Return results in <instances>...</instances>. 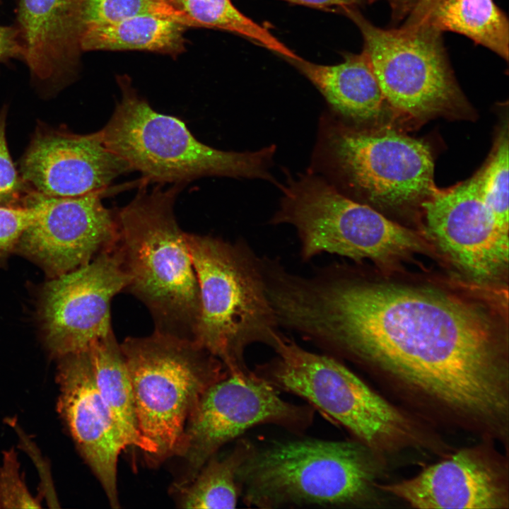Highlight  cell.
Listing matches in <instances>:
<instances>
[{
    "label": "cell",
    "mask_w": 509,
    "mask_h": 509,
    "mask_svg": "<svg viewBox=\"0 0 509 509\" xmlns=\"http://www.w3.org/2000/svg\"><path fill=\"white\" fill-rule=\"evenodd\" d=\"M7 107L0 111V206L25 207L29 192L8 151L6 136Z\"/></svg>",
    "instance_id": "obj_28"
},
{
    "label": "cell",
    "mask_w": 509,
    "mask_h": 509,
    "mask_svg": "<svg viewBox=\"0 0 509 509\" xmlns=\"http://www.w3.org/2000/svg\"><path fill=\"white\" fill-rule=\"evenodd\" d=\"M286 174L278 186L283 194L279 207L269 223L296 229L303 261L329 253L387 262L424 249L415 232L346 196L322 176L308 170Z\"/></svg>",
    "instance_id": "obj_7"
},
{
    "label": "cell",
    "mask_w": 509,
    "mask_h": 509,
    "mask_svg": "<svg viewBox=\"0 0 509 509\" xmlns=\"http://www.w3.org/2000/svg\"><path fill=\"white\" fill-rule=\"evenodd\" d=\"M140 430L156 446L153 464L176 455L187 422L204 392L229 372L194 340L157 332L120 344Z\"/></svg>",
    "instance_id": "obj_8"
},
{
    "label": "cell",
    "mask_w": 509,
    "mask_h": 509,
    "mask_svg": "<svg viewBox=\"0 0 509 509\" xmlns=\"http://www.w3.org/2000/svg\"><path fill=\"white\" fill-rule=\"evenodd\" d=\"M188 28L174 20L141 16L81 30V51L139 50L177 57L185 50Z\"/></svg>",
    "instance_id": "obj_22"
},
{
    "label": "cell",
    "mask_w": 509,
    "mask_h": 509,
    "mask_svg": "<svg viewBox=\"0 0 509 509\" xmlns=\"http://www.w3.org/2000/svg\"><path fill=\"white\" fill-rule=\"evenodd\" d=\"M508 131H502L486 164L479 170L481 197L499 223L509 229Z\"/></svg>",
    "instance_id": "obj_26"
},
{
    "label": "cell",
    "mask_w": 509,
    "mask_h": 509,
    "mask_svg": "<svg viewBox=\"0 0 509 509\" xmlns=\"http://www.w3.org/2000/svg\"><path fill=\"white\" fill-rule=\"evenodd\" d=\"M38 498H34L20 473V463L14 449L3 453L0 467V508H38Z\"/></svg>",
    "instance_id": "obj_27"
},
{
    "label": "cell",
    "mask_w": 509,
    "mask_h": 509,
    "mask_svg": "<svg viewBox=\"0 0 509 509\" xmlns=\"http://www.w3.org/2000/svg\"><path fill=\"white\" fill-rule=\"evenodd\" d=\"M292 4L322 8L339 11L345 7H356L370 4L376 0H282Z\"/></svg>",
    "instance_id": "obj_31"
},
{
    "label": "cell",
    "mask_w": 509,
    "mask_h": 509,
    "mask_svg": "<svg viewBox=\"0 0 509 509\" xmlns=\"http://www.w3.org/2000/svg\"><path fill=\"white\" fill-rule=\"evenodd\" d=\"M194 28L223 30L239 35L286 59L300 57L267 28L242 13L231 0H169Z\"/></svg>",
    "instance_id": "obj_24"
},
{
    "label": "cell",
    "mask_w": 509,
    "mask_h": 509,
    "mask_svg": "<svg viewBox=\"0 0 509 509\" xmlns=\"http://www.w3.org/2000/svg\"><path fill=\"white\" fill-rule=\"evenodd\" d=\"M255 444L240 438L230 452L210 457L187 484L176 486L182 508H235L240 497L238 471Z\"/></svg>",
    "instance_id": "obj_23"
},
{
    "label": "cell",
    "mask_w": 509,
    "mask_h": 509,
    "mask_svg": "<svg viewBox=\"0 0 509 509\" xmlns=\"http://www.w3.org/2000/svg\"><path fill=\"white\" fill-rule=\"evenodd\" d=\"M106 190L69 197L33 192L40 207L23 232L15 253L38 266L49 279L88 264L118 238L116 212L102 202Z\"/></svg>",
    "instance_id": "obj_13"
},
{
    "label": "cell",
    "mask_w": 509,
    "mask_h": 509,
    "mask_svg": "<svg viewBox=\"0 0 509 509\" xmlns=\"http://www.w3.org/2000/svg\"><path fill=\"white\" fill-rule=\"evenodd\" d=\"M122 98L106 125L96 131L105 146L144 182L186 184L205 176L262 179L276 186L269 169L276 146L255 151H224L207 146L178 118L156 112L126 76H119Z\"/></svg>",
    "instance_id": "obj_6"
},
{
    "label": "cell",
    "mask_w": 509,
    "mask_h": 509,
    "mask_svg": "<svg viewBox=\"0 0 509 509\" xmlns=\"http://www.w3.org/2000/svg\"><path fill=\"white\" fill-rule=\"evenodd\" d=\"M83 0H21L20 34L33 78L57 83L73 74L81 51Z\"/></svg>",
    "instance_id": "obj_18"
},
{
    "label": "cell",
    "mask_w": 509,
    "mask_h": 509,
    "mask_svg": "<svg viewBox=\"0 0 509 509\" xmlns=\"http://www.w3.org/2000/svg\"><path fill=\"white\" fill-rule=\"evenodd\" d=\"M308 171L375 209L420 206L437 190L429 146L392 129L351 124L324 112Z\"/></svg>",
    "instance_id": "obj_4"
},
{
    "label": "cell",
    "mask_w": 509,
    "mask_h": 509,
    "mask_svg": "<svg viewBox=\"0 0 509 509\" xmlns=\"http://www.w3.org/2000/svg\"><path fill=\"white\" fill-rule=\"evenodd\" d=\"M129 170L96 131L77 134L40 123L21 158L19 174L30 192L69 197L106 190Z\"/></svg>",
    "instance_id": "obj_15"
},
{
    "label": "cell",
    "mask_w": 509,
    "mask_h": 509,
    "mask_svg": "<svg viewBox=\"0 0 509 509\" xmlns=\"http://www.w3.org/2000/svg\"><path fill=\"white\" fill-rule=\"evenodd\" d=\"M88 351L98 391L126 446L139 448L152 461L156 446L140 430L131 380L113 331Z\"/></svg>",
    "instance_id": "obj_21"
},
{
    "label": "cell",
    "mask_w": 509,
    "mask_h": 509,
    "mask_svg": "<svg viewBox=\"0 0 509 509\" xmlns=\"http://www.w3.org/2000/svg\"><path fill=\"white\" fill-rule=\"evenodd\" d=\"M503 469L481 448H465L411 479L382 488L416 508H507Z\"/></svg>",
    "instance_id": "obj_17"
},
{
    "label": "cell",
    "mask_w": 509,
    "mask_h": 509,
    "mask_svg": "<svg viewBox=\"0 0 509 509\" xmlns=\"http://www.w3.org/2000/svg\"><path fill=\"white\" fill-rule=\"evenodd\" d=\"M144 182L116 212V249L128 282L124 291L148 310L155 332L194 340L200 312L199 284L174 213L185 184L151 190Z\"/></svg>",
    "instance_id": "obj_2"
},
{
    "label": "cell",
    "mask_w": 509,
    "mask_h": 509,
    "mask_svg": "<svg viewBox=\"0 0 509 509\" xmlns=\"http://www.w3.org/2000/svg\"><path fill=\"white\" fill-rule=\"evenodd\" d=\"M58 360V413L110 505L119 508L117 462L127 446L98 391L88 348Z\"/></svg>",
    "instance_id": "obj_16"
},
{
    "label": "cell",
    "mask_w": 509,
    "mask_h": 509,
    "mask_svg": "<svg viewBox=\"0 0 509 509\" xmlns=\"http://www.w3.org/2000/svg\"><path fill=\"white\" fill-rule=\"evenodd\" d=\"M339 11L361 31L363 52L390 106L419 119L453 114L465 107L440 32L406 23L399 28L382 29L356 7Z\"/></svg>",
    "instance_id": "obj_10"
},
{
    "label": "cell",
    "mask_w": 509,
    "mask_h": 509,
    "mask_svg": "<svg viewBox=\"0 0 509 509\" xmlns=\"http://www.w3.org/2000/svg\"><path fill=\"white\" fill-rule=\"evenodd\" d=\"M141 16L168 18L194 28L169 0H83L81 31L86 27L112 24Z\"/></svg>",
    "instance_id": "obj_25"
},
{
    "label": "cell",
    "mask_w": 509,
    "mask_h": 509,
    "mask_svg": "<svg viewBox=\"0 0 509 509\" xmlns=\"http://www.w3.org/2000/svg\"><path fill=\"white\" fill-rule=\"evenodd\" d=\"M281 320L329 355L380 370L463 419L501 431L507 426L503 344L474 303L332 263L292 278Z\"/></svg>",
    "instance_id": "obj_1"
},
{
    "label": "cell",
    "mask_w": 509,
    "mask_h": 509,
    "mask_svg": "<svg viewBox=\"0 0 509 509\" xmlns=\"http://www.w3.org/2000/svg\"><path fill=\"white\" fill-rule=\"evenodd\" d=\"M276 356L254 372L279 392L303 399L372 451L414 441L411 421L336 357L309 351L284 337Z\"/></svg>",
    "instance_id": "obj_9"
},
{
    "label": "cell",
    "mask_w": 509,
    "mask_h": 509,
    "mask_svg": "<svg viewBox=\"0 0 509 509\" xmlns=\"http://www.w3.org/2000/svg\"><path fill=\"white\" fill-rule=\"evenodd\" d=\"M421 209L428 235L469 276L486 280L507 267L509 229L484 201L478 172L456 186L438 189Z\"/></svg>",
    "instance_id": "obj_14"
},
{
    "label": "cell",
    "mask_w": 509,
    "mask_h": 509,
    "mask_svg": "<svg viewBox=\"0 0 509 509\" xmlns=\"http://www.w3.org/2000/svg\"><path fill=\"white\" fill-rule=\"evenodd\" d=\"M422 0H393V5L397 12L401 16H406L409 10Z\"/></svg>",
    "instance_id": "obj_32"
},
{
    "label": "cell",
    "mask_w": 509,
    "mask_h": 509,
    "mask_svg": "<svg viewBox=\"0 0 509 509\" xmlns=\"http://www.w3.org/2000/svg\"><path fill=\"white\" fill-rule=\"evenodd\" d=\"M127 282L115 245L88 264L49 279L40 290L37 318L51 356L84 350L112 332L111 301Z\"/></svg>",
    "instance_id": "obj_12"
},
{
    "label": "cell",
    "mask_w": 509,
    "mask_h": 509,
    "mask_svg": "<svg viewBox=\"0 0 509 509\" xmlns=\"http://www.w3.org/2000/svg\"><path fill=\"white\" fill-rule=\"evenodd\" d=\"M404 18L406 23L465 35L508 60V20L493 0H422Z\"/></svg>",
    "instance_id": "obj_20"
},
{
    "label": "cell",
    "mask_w": 509,
    "mask_h": 509,
    "mask_svg": "<svg viewBox=\"0 0 509 509\" xmlns=\"http://www.w3.org/2000/svg\"><path fill=\"white\" fill-rule=\"evenodd\" d=\"M373 451L358 441L301 438L255 445L239 469L240 497L250 507L340 508L366 501Z\"/></svg>",
    "instance_id": "obj_5"
},
{
    "label": "cell",
    "mask_w": 509,
    "mask_h": 509,
    "mask_svg": "<svg viewBox=\"0 0 509 509\" xmlns=\"http://www.w3.org/2000/svg\"><path fill=\"white\" fill-rule=\"evenodd\" d=\"M286 61L316 87L332 111L342 119L364 125L382 115L387 103L363 52L347 53L335 65L315 64L300 57Z\"/></svg>",
    "instance_id": "obj_19"
},
{
    "label": "cell",
    "mask_w": 509,
    "mask_h": 509,
    "mask_svg": "<svg viewBox=\"0 0 509 509\" xmlns=\"http://www.w3.org/2000/svg\"><path fill=\"white\" fill-rule=\"evenodd\" d=\"M185 238L200 298L194 341L230 373L247 372L250 346L274 349L285 337L267 294L261 257L243 239L188 233Z\"/></svg>",
    "instance_id": "obj_3"
},
{
    "label": "cell",
    "mask_w": 509,
    "mask_h": 509,
    "mask_svg": "<svg viewBox=\"0 0 509 509\" xmlns=\"http://www.w3.org/2000/svg\"><path fill=\"white\" fill-rule=\"evenodd\" d=\"M23 55V47L19 29L0 26V62Z\"/></svg>",
    "instance_id": "obj_30"
},
{
    "label": "cell",
    "mask_w": 509,
    "mask_h": 509,
    "mask_svg": "<svg viewBox=\"0 0 509 509\" xmlns=\"http://www.w3.org/2000/svg\"><path fill=\"white\" fill-rule=\"evenodd\" d=\"M315 411L308 404L283 399L254 370L229 373L204 392L187 422L176 454L187 472L175 486L191 481L224 445L249 429L270 424L300 434L312 424Z\"/></svg>",
    "instance_id": "obj_11"
},
{
    "label": "cell",
    "mask_w": 509,
    "mask_h": 509,
    "mask_svg": "<svg viewBox=\"0 0 509 509\" xmlns=\"http://www.w3.org/2000/svg\"><path fill=\"white\" fill-rule=\"evenodd\" d=\"M40 207L35 197L30 195L28 206H0V268L15 250L23 232L36 219Z\"/></svg>",
    "instance_id": "obj_29"
}]
</instances>
